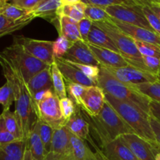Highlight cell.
Here are the masks:
<instances>
[{
  "mask_svg": "<svg viewBox=\"0 0 160 160\" xmlns=\"http://www.w3.org/2000/svg\"><path fill=\"white\" fill-rule=\"evenodd\" d=\"M149 3H153V4H159L160 3V0H147Z\"/></svg>",
  "mask_w": 160,
  "mask_h": 160,
  "instance_id": "obj_55",
  "label": "cell"
},
{
  "mask_svg": "<svg viewBox=\"0 0 160 160\" xmlns=\"http://www.w3.org/2000/svg\"><path fill=\"white\" fill-rule=\"evenodd\" d=\"M27 148L26 140H17L0 145V160H23Z\"/></svg>",
  "mask_w": 160,
  "mask_h": 160,
  "instance_id": "obj_22",
  "label": "cell"
},
{
  "mask_svg": "<svg viewBox=\"0 0 160 160\" xmlns=\"http://www.w3.org/2000/svg\"><path fill=\"white\" fill-rule=\"evenodd\" d=\"M105 98L106 101L131 127L134 134L149 142L160 150V145L156 142V137L150 125L149 115L134 105L117 99L107 93H105Z\"/></svg>",
  "mask_w": 160,
  "mask_h": 160,
  "instance_id": "obj_4",
  "label": "cell"
},
{
  "mask_svg": "<svg viewBox=\"0 0 160 160\" xmlns=\"http://www.w3.org/2000/svg\"><path fill=\"white\" fill-rule=\"evenodd\" d=\"M1 116L2 117L6 128L9 131V132L11 133L14 137H16L19 140L23 139L21 128H20V123H19V120L15 112H11L9 109L3 110Z\"/></svg>",
  "mask_w": 160,
  "mask_h": 160,
  "instance_id": "obj_29",
  "label": "cell"
},
{
  "mask_svg": "<svg viewBox=\"0 0 160 160\" xmlns=\"http://www.w3.org/2000/svg\"><path fill=\"white\" fill-rule=\"evenodd\" d=\"M67 61V60H66ZM68 62V61H67ZM70 62L73 66L79 69L85 76H87L89 79L98 85V78H99L100 73V66H93V65H86V64H80L76 62Z\"/></svg>",
  "mask_w": 160,
  "mask_h": 160,
  "instance_id": "obj_40",
  "label": "cell"
},
{
  "mask_svg": "<svg viewBox=\"0 0 160 160\" xmlns=\"http://www.w3.org/2000/svg\"><path fill=\"white\" fill-rule=\"evenodd\" d=\"M144 63L147 67L148 71L152 73L157 75L160 70V59L154 56H142Z\"/></svg>",
  "mask_w": 160,
  "mask_h": 160,
  "instance_id": "obj_44",
  "label": "cell"
},
{
  "mask_svg": "<svg viewBox=\"0 0 160 160\" xmlns=\"http://www.w3.org/2000/svg\"><path fill=\"white\" fill-rule=\"evenodd\" d=\"M70 149V131L66 125L54 128L50 152L63 155L67 159Z\"/></svg>",
  "mask_w": 160,
  "mask_h": 160,
  "instance_id": "obj_20",
  "label": "cell"
},
{
  "mask_svg": "<svg viewBox=\"0 0 160 160\" xmlns=\"http://www.w3.org/2000/svg\"><path fill=\"white\" fill-rule=\"evenodd\" d=\"M27 84L32 97L39 91L53 88L51 66L44 69L43 70L32 77L27 83Z\"/></svg>",
  "mask_w": 160,
  "mask_h": 160,
  "instance_id": "obj_21",
  "label": "cell"
},
{
  "mask_svg": "<svg viewBox=\"0 0 160 160\" xmlns=\"http://www.w3.org/2000/svg\"><path fill=\"white\" fill-rule=\"evenodd\" d=\"M13 42L19 44L27 52L48 65L51 66L55 62L53 42L52 41L38 40L23 36H17L14 37Z\"/></svg>",
  "mask_w": 160,
  "mask_h": 160,
  "instance_id": "obj_9",
  "label": "cell"
},
{
  "mask_svg": "<svg viewBox=\"0 0 160 160\" xmlns=\"http://www.w3.org/2000/svg\"><path fill=\"white\" fill-rule=\"evenodd\" d=\"M52 80V88L55 94L59 97V99L67 97V87L65 84V80L62 73L56 62L51 65Z\"/></svg>",
  "mask_w": 160,
  "mask_h": 160,
  "instance_id": "obj_28",
  "label": "cell"
},
{
  "mask_svg": "<svg viewBox=\"0 0 160 160\" xmlns=\"http://www.w3.org/2000/svg\"><path fill=\"white\" fill-rule=\"evenodd\" d=\"M86 116L94 134L100 142V147L123 134L134 133L106 101L98 115L92 117L86 112Z\"/></svg>",
  "mask_w": 160,
  "mask_h": 160,
  "instance_id": "obj_2",
  "label": "cell"
},
{
  "mask_svg": "<svg viewBox=\"0 0 160 160\" xmlns=\"http://www.w3.org/2000/svg\"><path fill=\"white\" fill-rule=\"evenodd\" d=\"M19 140L17 138L14 137L11 133L9 132L6 128L4 120L2 117L0 115V145H4V144H9L11 142H16ZM22 140V139H21Z\"/></svg>",
  "mask_w": 160,
  "mask_h": 160,
  "instance_id": "obj_43",
  "label": "cell"
},
{
  "mask_svg": "<svg viewBox=\"0 0 160 160\" xmlns=\"http://www.w3.org/2000/svg\"><path fill=\"white\" fill-rule=\"evenodd\" d=\"M0 66L6 82L12 87L15 95V112L27 141L30 131L38 121L37 113L28 84L20 70L0 52Z\"/></svg>",
  "mask_w": 160,
  "mask_h": 160,
  "instance_id": "obj_1",
  "label": "cell"
},
{
  "mask_svg": "<svg viewBox=\"0 0 160 160\" xmlns=\"http://www.w3.org/2000/svg\"><path fill=\"white\" fill-rule=\"evenodd\" d=\"M27 148L30 150L32 156L37 160H42L47 154L39 134V121L36 122L30 131L27 139Z\"/></svg>",
  "mask_w": 160,
  "mask_h": 160,
  "instance_id": "obj_23",
  "label": "cell"
},
{
  "mask_svg": "<svg viewBox=\"0 0 160 160\" xmlns=\"http://www.w3.org/2000/svg\"><path fill=\"white\" fill-rule=\"evenodd\" d=\"M13 102H15L13 90L9 84L6 82L0 88V104L3 106V110L10 109Z\"/></svg>",
  "mask_w": 160,
  "mask_h": 160,
  "instance_id": "obj_36",
  "label": "cell"
},
{
  "mask_svg": "<svg viewBox=\"0 0 160 160\" xmlns=\"http://www.w3.org/2000/svg\"><path fill=\"white\" fill-rule=\"evenodd\" d=\"M23 160H37L34 156H32L31 152H30L29 149L26 148V151L24 153V157H23Z\"/></svg>",
  "mask_w": 160,
  "mask_h": 160,
  "instance_id": "obj_53",
  "label": "cell"
},
{
  "mask_svg": "<svg viewBox=\"0 0 160 160\" xmlns=\"http://www.w3.org/2000/svg\"><path fill=\"white\" fill-rule=\"evenodd\" d=\"M1 52L20 70L27 83L34 75L49 67V65L27 52L16 42H12L10 46L6 48Z\"/></svg>",
  "mask_w": 160,
  "mask_h": 160,
  "instance_id": "obj_6",
  "label": "cell"
},
{
  "mask_svg": "<svg viewBox=\"0 0 160 160\" xmlns=\"http://www.w3.org/2000/svg\"><path fill=\"white\" fill-rule=\"evenodd\" d=\"M95 152H96V154L98 155V158H99L100 160H109L107 157L105 156V155L103 154L102 152L101 151V149H99V148H98V146H95Z\"/></svg>",
  "mask_w": 160,
  "mask_h": 160,
  "instance_id": "obj_52",
  "label": "cell"
},
{
  "mask_svg": "<svg viewBox=\"0 0 160 160\" xmlns=\"http://www.w3.org/2000/svg\"><path fill=\"white\" fill-rule=\"evenodd\" d=\"M59 102H60V109L62 118L66 123V122L73 115L76 111V104L73 102L71 98L68 97L59 99Z\"/></svg>",
  "mask_w": 160,
  "mask_h": 160,
  "instance_id": "obj_41",
  "label": "cell"
},
{
  "mask_svg": "<svg viewBox=\"0 0 160 160\" xmlns=\"http://www.w3.org/2000/svg\"><path fill=\"white\" fill-rule=\"evenodd\" d=\"M86 4L82 2L76 3L73 5H67L62 6L60 10V15L67 16L72 20L77 22H79L84 17V9H85Z\"/></svg>",
  "mask_w": 160,
  "mask_h": 160,
  "instance_id": "obj_33",
  "label": "cell"
},
{
  "mask_svg": "<svg viewBox=\"0 0 160 160\" xmlns=\"http://www.w3.org/2000/svg\"><path fill=\"white\" fill-rule=\"evenodd\" d=\"M62 6L61 0H42L31 12L35 18L45 19L56 28L59 25Z\"/></svg>",
  "mask_w": 160,
  "mask_h": 160,
  "instance_id": "obj_17",
  "label": "cell"
},
{
  "mask_svg": "<svg viewBox=\"0 0 160 160\" xmlns=\"http://www.w3.org/2000/svg\"><path fill=\"white\" fill-rule=\"evenodd\" d=\"M143 6H110L105 8L107 13L112 18L128 24L142 27L152 31L149 23L147 20L143 10Z\"/></svg>",
  "mask_w": 160,
  "mask_h": 160,
  "instance_id": "obj_8",
  "label": "cell"
},
{
  "mask_svg": "<svg viewBox=\"0 0 160 160\" xmlns=\"http://www.w3.org/2000/svg\"><path fill=\"white\" fill-rule=\"evenodd\" d=\"M81 0H61L62 6H67V5H73L80 2Z\"/></svg>",
  "mask_w": 160,
  "mask_h": 160,
  "instance_id": "obj_54",
  "label": "cell"
},
{
  "mask_svg": "<svg viewBox=\"0 0 160 160\" xmlns=\"http://www.w3.org/2000/svg\"><path fill=\"white\" fill-rule=\"evenodd\" d=\"M106 102L105 92L98 86L88 87L83 95L81 104L83 109L89 116H97Z\"/></svg>",
  "mask_w": 160,
  "mask_h": 160,
  "instance_id": "obj_14",
  "label": "cell"
},
{
  "mask_svg": "<svg viewBox=\"0 0 160 160\" xmlns=\"http://www.w3.org/2000/svg\"><path fill=\"white\" fill-rule=\"evenodd\" d=\"M62 59L76 63L100 66L99 62L95 59L93 52L89 48L88 43L83 40L73 43Z\"/></svg>",
  "mask_w": 160,
  "mask_h": 160,
  "instance_id": "obj_13",
  "label": "cell"
},
{
  "mask_svg": "<svg viewBox=\"0 0 160 160\" xmlns=\"http://www.w3.org/2000/svg\"><path fill=\"white\" fill-rule=\"evenodd\" d=\"M158 80H159V81L160 82V70L159 73H158Z\"/></svg>",
  "mask_w": 160,
  "mask_h": 160,
  "instance_id": "obj_58",
  "label": "cell"
},
{
  "mask_svg": "<svg viewBox=\"0 0 160 160\" xmlns=\"http://www.w3.org/2000/svg\"><path fill=\"white\" fill-rule=\"evenodd\" d=\"M138 92L148 97L151 101L157 102L160 103V82L144 83L133 86Z\"/></svg>",
  "mask_w": 160,
  "mask_h": 160,
  "instance_id": "obj_32",
  "label": "cell"
},
{
  "mask_svg": "<svg viewBox=\"0 0 160 160\" xmlns=\"http://www.w3.org/2000/svg\"><path fill=\"white\" fill-rule=\"evenodd\" d=\"M67 156H63V155L58 154V153L53 152H49L45 155V157L42 159V160H67Z\"/></svg>",
  "mask_w": 160,
  "mask_h": 160,
  "instance_id": "obj_49",
  "label": "cell"
},
{
  "mask_svg": "<svg viewBox=\"0 0 160 160\" xmlns=\"http://www.w3.org/2000/svg\"><path fill=\"white\" fill-rule=\"evenodd\" d=\"M56 29L59 31V36H63L72 43L82 40L78 30V22L67 16H60Z\"/></svg>",
  "mask_w": 160,
  "mask_h": 160,
  "instance_id": "obj_25",
  "label": "cell"
},
{
  "mask_svg": "<svg viewBox=\"0 0 160 160\" xmlns=\"http://www.w3.org/2000/svg\"><path fill=\"white\" fill-rule=\"evenodd\" d=\"M39 121V134H40L41 139L42 141L45 149L47 152H49L51 149L52 138V134L54 128H52L50 125L42 120H38Z\"/></svg>",
  "mask_w": 160,
  "mask_h": 160,
  "instance_id": "obj_37",
  "label": "cell"
},
{
  "mask_svg": "<svg viewBox=\"0 0 160 160\" xmlns=\"http://www.w3.org/2000/svg\"><path fill=\"white\" fill-rule=\"evenodd\" d=\"M7 2V0H1V3L0 4H3V3Z\"/></svg>",
  "mask_w": 160,
  "mask_h": 160,
  "instance_id": "obj_57",
  "label": "cell"
},
{
  "mask_svg": "<svg viewBox=\"0 0 160 160\" xmlns=\"http://www.w3.org/2000/svg\"><path fill=\"white\" fill-rule=\"evenodd\" d=\"M142 10H143L144 14H145V17H146L147 20L149 23L150 26L152 27L154 32L160 37V20L158 18L157 16L154 13L151 8L149 7L148 4H145L142 6Z\"/></svg>",
  "mask_w": 160,
  "mask_h": 160,
  "instance_id": "obj_42",
  "label": "cell"
},
{
  "mask_svg": "<svg viewBox=\"0 0 160 160\" xmlns=\"http://www.w3.org/2000/svg\"><path fill=\"white\" fill-rule=\"evenodd\" d=\"M98 86L105 93L121 101L134 105L144 112L150 116L151 100L134 88L133 86L123 84L114 78L104 67L100 66Z\"/></svg>",
  "mask_w": 160,
  "mask_h": 160,
  "instance_id": "obj_3",
  "label": "cell"
},
{
  "mask_svg": "<svg viewBox=\"0 0 160 160\" xmlns=\"http://www.w3.org/2000/svg\"><path fill=\"white\" fill-rule=\"evenodd\" d=\"M34 18L35 17L31 12L29 16L19 20H12L6 18L4 16L0 15V38L12 34L24 28L25 26L29 24Z\"/></svg>",
  "mask_w": 160,
  "mask_h": 160,
  "instance_id": "obj_26",
  "label": "cell"
},
{
  "mask_svg": "<svg viewBox=\"0 0 160 160\" xmlns=\"http://www.w3.org/2000/svg\"><path fill=\"white\" fill-rule=\"evenodd\" d=\"M138 49L140 52L142 56H154L160 59V46L153 45L151 43L141 42V41L134 39Z\"/></svg>",
  "mask_w": 160,
  "mask_h": 160,
  "instance_id": "obj_39",
  "label": "cell"
},
{
  "mask_svg": "<svg viewBox=\"0 0 160 160\" xmlns=\"http://www.w3.org/2000/svg\"><path fill=\"white\" fill-rule=\"evenodd\" d=\"M84 17L92 22H102L110 20L112 17L107 13L104 8L99 6L86 5L84 9Z\"/></svg>",
  "mask_w": 160,
  "mask_h": 160,
  "instance_id": "obj_34",
  "label": "cell"
},
{
  "mask_svg": "<svg viewBox=\"0 0 160 160\" xmlns=\"http://www.w3.org/2000/svg\"><path fill=\"white\" fill-rule=\"evenodd\" d=\"M149 123L151 125L152 130L153 131L155 137H156V142L160 145V122L156 120L153 117H149Z\"/></svg>",
  "mask_w": 160,
  "mask_h": 160,
  "instance_id": "obj_47",
  "label": "cell"
},
{
  "mask_svg": "<svg viewBox=\"0 0 160 160\" xmlns=\"http://www.w3.org/2000/svg\"><path fill=\"white\" fill-rule=\"evenodd\" d=\"M88 45L95 59L102 67L106 68H120L130 65L120 53L107 48H100L89 43Z\"/></svg>",
  "mask_w": 160,
  "mask_h": 160,
  "instance_id": "obj_16",
  "label": "cell"
},
{
  "mask_svg": "<svg viewBox=\"0 0 160 160\" xmlns=\"http://www.w3.org/2000/svg\"><path fill=\"white\" fill-rule=\"evenodd\" d=\"M66 82H67V85H66L67 92L70 95V98L73 100V102L77 106H80L81 98L88 87L77 84V83L69 82V81H66Z\"/></svg>",
  "mask_w": 160,
  "mask_h": 160,
  "instance_id": "obj_35",
  "label": "cell"
},
{
  "mask_svg": "<svg viewBox=\"0 0 160 160\" xmlns=\"http://www.w3.org/2000/svg\"><path fill=\"white\" fill-rule=\"evenodd\" d=\"M101 151L109 160H138L120 137L101 147Z\"/></svg>",
  "mask_w": 160,
  "mask_h": 160,
  "instance_id": "obj_19",
  "label": "cell"
},
{
  "mask_svg": "<svg viewBox=\"0 0 160 160\" xmlns=\"http://www.w3.org/2000/svg\"><path fill=\"white\" fill-rule=\"evenodd\" d=\"M81 2L86 5L99 6L104 9L110 6H144L149 3L147 0H81Z\"/></svg>",
  "mask_w": 160,
  "mask_h": 160,
  "instance_id": "obj_30",
  "label": "cell"
},
{
  "mask_svg": "<svg viewBox=\"0 0 160 160\" xmlns=\"http://www.w3.org/2000/svg\"><path fill=\"white\" fill-rule=\"evenodd\" d=\"M38 120L48 123L52 128L65 124L60 109L59 98L53 88L48 89L44 98L35 105Z\"/></svg>",
  "mask_w": 160,
  "mask_h": 160,
  "instance_id": "obj_7",
  "label": "cell"
},
{
  "mask_svg": "<svg viewBox=\"0 0 160 160\" xmlns=\"http://www.w3.org/2000/svg\"><path fill=\"white\" fill-rule=\"evenodd\" d=\"M72 45L73 43L63 36H59L53 42V56L55 59H62Z\"/></svg>",
  "mask_w": 160,
  "mask_h": 160,
  "instance_id": "obj_38",
  "label": "cell"
},
{
  "mask_svg": "<svg viewBox=\"0 0 160 160\" xmlns=\"http://www.w3.org/2000/svg\"><path fill=\"white\" fill-rule=\"evenodd\" d=\"M88 145L85 141L82 140L74 135L70 131V149H69V159L85 160L87 156Z\"/></svg>",
  "mask_w": 160,
  "mask_h": 160,
  "instance_id": "obj_27",
  "label": "cell"
},
{
  "mask_svg": "<svg viewBox=\"0 0 160 160\" xmlns=\"http://www.w3.org/2000/svg\"><path fill=\"white\" fill-rule=\"evenodd\" d=\"M85 160H100V159L99 158H98V155L96 154V152H93L91 150V148H88Z\"/></svg>",
  "mask_w": 160,
  "mask_h": 160,
  "instance_id": "obj_50",
  "label": "cell"
},
{
  "mask_svg": "<svg viewBox=\"0 0 160 160\" xmlns=\"http://www.w3.org/2000/svg\"><path fill=\"white\" fill-rule=\"evenodd\" d=\"M157 5H159V6H160V3H159V4H157Z\"/></svg>",
  "mask_w": 160,
  "mask_h": 160,
  "instance_id": "obj_59",
  "label": "cell"
},
{
  "mask_svg": "<svg viewBox=\"0 0 160 160\" xmlns=\"http://www.w3.org/2000/svg\"><path fill=\"white\" fill-rule=\"evenodd\" d=\"M106 70L117 80L121 81L123 84L131 86H135L144 83H154L159 81L157 75L136 68L131 65L120 67V68H106Z\"/></svg>",
  "mask_w": 160,
  "mask_h": 160,
  "instance_id": "obj_10",
  "label": "cell"
},
{
  "mask_svg": "<svg viewBox=\"0 0 160 160\" xmlns=\"http://www.w3.org/2000/svg\"><path fill=\"white\" fill-rule=\"evenodd\" d=\"M110 20L120 31L132 38L160 46V37L154 31L142 27L123 23L113 18H111Z\"/></svg>",
  "mask_w": 160,
  "mask_h": 160,
  "instance_id": "obj_15",
  "label": "cell"
},
{
  "mask_svg": "<svg viewBox=\"0 0 160 160\" xmlns=\"http://www.w3.org/2000/svg\"><path fill=\"white\" fill-rule=\"evenodd\" d=\"M65 125L72 134L85 142H89L94 147L96 146L90 136V123L87 118L85 111L81 108V106L76 105V111L66 122Z\"/></svg>",
  "mask_w": 160,
  "mask_h": 160,
  "instance_id": "obj_12",
  "label": "cell"
},
{
  "mask_svg": "<svg viewBox=\"0 0 160 160\" xmlns=\"http://www.w3.org/2000/svg\"><path fill=\"white\" fill-rule=\"evenodd\" d=\"M55 62L59 67L66 81L77 83L86 87L98 86L94 81L85 76L79 69L63 59H55Z\"/></svg>",
  "mask_w": 160,
  "mask_h": 160,
  "instance_id": "obj_18",
  "label": "cell"
},
{
  "mask_svg": "<svg viewBox=\"0 0 160 160\" xmlns=\"http://www.w3.org/2000/svg\"><path fill=\"white\" fill-rule=\"evenodd\" d=\"M148 6L151 8L152 10L154 12V13L156 14L158 17V18L160 20V6L157 4H153V3H148Z\"/></svg>",
  "mask_w": 160,
  "mask_h": 160,
  "instance_id": "obj_51",
  "label": "cell"
},
{
  "mask_svg": "<svg viewBox=\"0 0 160 160\" xmlns=\"http://www.w3.org/2000/svg\"><path fill=\"white\" fill-rule=\"evenodd\" d=\"M88 43L100 47V48H107V49L119 52L118 48L112 38L95 23H93L90 33H89Z\"/></svg>",
  "mask_w": 160,
  "mask_h": 160,
  "instance_id": "obj_24",
  "label": "cell"
},
{
  "mask_svg": "<svg viewBox=\"0 0 160 160\" xmlns=\"http://www.w3.org/2000/svg\"><path fill=\"white\" fill-rule=\"evenodd\" d=\"M156 160H160V152L157 153V154H156Z\"/></svg>",
  "mask_w": 160,
  "mask_h": 160,
  "instance_id": "obj_56",
  "label": "cell"
},
{
  "mask_svg": "<svg viewBox=\"0 0 160 160\" xmlns=\"http://www.w3.org/2000/svg\"><path fill=\"white\" fill-rule=\"evenodd\" d=\"M42 0H12V4L26 10L32 11Z\"/></svg>",
  "mask_w": 160,
  "mask_h": 160,
  "instance_id": "obj_46",
  "label": "cell"
},
{
  "mask_svg": "<svg viewBox=\"0 0 160 160\" xmlns=\"http://www.w3.org/2000/svg\"><path fill=\"white\" fill-rule=\"evenodd\" d=\"M67 160H72V159H67Z\"/></svg>",
  "mask_w": 160,
  "mask_h": 160,
  "instance_id": "obj_60",
  "label": "cell"
},
{
  "mask_svg": "<svg viewBox=\"0 0 160 160\" xmlns=\"http://www.w3.org/2000/svg\"><path fill=\"white\" fill-rule=\"evenodd\" d=\"M0 3H1V0H0Z\"/></svg>",
  "mask_w": 160,
  "mask_h": 160,
  "instance_id": "obj_61",
  "label": "cell"
},
{
  "mask_svg": "<svg viewBox=\"0 0 160 160\" xmlns=\"http://www.w3.org/2000/svg\"><path fill=\"white\" fill-rule=\"evenodd\" d=\"M93 23L103 30L112 38L118 48L119 52L130 65L149 72L144 63L142 56L136 46L134 38L120 31L111 20L94 22Z\"/></svg>",
  "mask_w": 160,
  "mask_h": 160,
  "instance_id": "obj_5",
  "label": "cell"
},
{
  "mask_svg": "<svg viewBox=\"0 0 160 160\" xmlns=\"http://www.w3.org/2000/svg\"><path fill=\"white\" fill-rule=\"evenodd\" d=\"M31 12L18 7L12 3H3L0 4V15L12 20H19L25 18L30 15Z\"/></svg>",
  "mask_w": 160,
  "mask_h": 160,
  "instance_id": "obj_31",
  "label": "cell"
},
{
  "mask_svg": "<svg viewBox=\"0 0 160 160\" xmlns=\"http://www.w3.org/2000/svg\"><path fill=\"white\" fill-rule=\"evenodd\" d=\"M93 25V22L90 20L89 19L84 17L79 22H78V30H79L80 34L84 42L88 43V38L89 33H90L92 27Z\"/></svg>",
  "mask_w": 160,
  "mask_h": 160,
  "instance_id": "obj_45",
  "label": "cell"
},
{
  "mask_svg": "<svg viewBox=\"0 0 160 160\" xmlns=\"http://www.w3.org/2000/svg\"><path fill=\"white\" fill-rule=\"evenodd\" d=\"M149 110L150 116L153 117L160 122V103L157 102L151 101Z\"/></svg>",
  "mask_w": 160,
  "mask_h": 160,
  "instance_id": "obj_48",
  "label": "cell"
},
{
  "mask_svg": "<svg viewBox=\"0 0 160 160\" xmlns=\"http://www.w3.org/2000/svg\"><path fill=\"white\" fill-rule=\"evenodd\" d=\"M120 138L138 160H156V154L160 152L152 144L134 133L123 134Z\"/></svg>",
  "mask_w": 160,
  "mask_h": 160,
  "instance_id": "obj_11",
  "label": "cell"
}]
</instances>
